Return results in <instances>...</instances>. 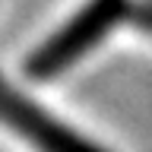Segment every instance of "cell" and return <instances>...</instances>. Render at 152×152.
Masks as SVG:
<instances>
[{"mask_svg": "<svg viewBox=\"0 0 152 152\" xmlns=\"http://www.w3.org/2000/svg\"><path fill=\"white\" fill-rule=\"evenodd\" d=\"M0 124H7L16 136L32 142L38 152H108L98 142L86 140L83 133L70 130L45 108H38L7 79H0Z\"/></svg>", "mask_w": 152, "mask_h": 152, "instance_id": "2", "label": "cell"}, {"mask_svg": "<svg viewBox=\"0 0 152 152\" xmlns=\"http://www.w3.org/2000/svg\"><path fill=\"white\" fill-rule=\"evenodd\" d=\"M136 22H140V28L152 32V7H140L136 10Z\"/></svg>", "mask_w": 152, "mask_h": 152, "instance_id": "3", "label": "cell"}, {"mask_svg": "<svg viewBox=\"0 0 152 152\" xmlns=\"http://www.w3.org/2000/svg\"><path fill=\"white\" fill-rule=\"evenodd\" d=\"M130 10H133L130 0H89L76 16H70L54 35L45 38L28 54L26 73L32 79H54V76H60L66 66L83 60L102 38H108V32Z\"/></svg>", "mask_w": 152, "mask_h": 152, "instance_id": "1", "label": "cell"}]
</instances>
